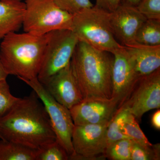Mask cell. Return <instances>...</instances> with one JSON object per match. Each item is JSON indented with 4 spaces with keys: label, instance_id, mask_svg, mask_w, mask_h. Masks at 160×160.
<instances>
[{
    "label": "cell",
    "instance_id": "484cf974",
    "mask_svg": "<svg viewBox=\"0 0 160 160\" xmlns=\"http://www.w3.org/2000/svg\"><path fill=\"white\" fill-rule=\"evenodd\" d=\"M119 5L120 0H96L95 6L109 12H112Z\"/></svg>",
    "mask_w": 160,
    "mask_h": 160
},
{
    "label": "cell",
    "instance_id": "7a4b0ae2",
    "mask_svg": "<svg viewBox=\"0 0 160 160\" xmlns=\"http://www.w3.org/2000/svg\"><path fill=\"white\" fill-rule=\"evenodd\" d=\"M109 53L78 43L70 65L83 99L111 98L113 57Z\"/></svg>",
    "mask_w": 160,
    "mask_h": 160
},
{
    "label": "cell",
    "instance_id": "ac0fdd59",
    "mask_svg": "<svg viewBox=\"0 0 160 160\" xmlns=\"http://www.w3.org/2000/svg\"><path fill=\"white\" fill-rule=\"evenodd\" d=\"M130 113L128 108L122 105L117 110L113 117L109 121L106 130L107 146L122 139H129L121 130L122 124Z\"/></svg>",
    "mask_w": 160,
    "mask_h": 160
},
{
    "label": "cell",
    "instance_id": "d4e9b609",
    "mask_svg": "<svg viewBox=\"0 0 160 160\" xmlns=\"http://www.w3.org/2000/svg\"><path fill=\"white\" fill-rule=\"evenodd\" d=\"M136 8L147 19L160 20V0H141Z\"/></svg>",
    "mask_w": 160,
    "mask_h": 160
},
{
    "label": "cell",
    "instance_id": "9a60e30c",
    "mask_svg": "<svg viewBox=\"0 0 160 160\" xmlns=\"http://www.w3.org/2000/svg\"><path fill=\"white\" fill-rule=\"evenodd\" d=\"M26 9L21 0H0V40L22 26Z\"/></svg>",
    "mask_w": 160,
    "mask_h": 160
},
{
    "label": "cell",
    "instance_id": "52a82bcc",
    "mask_svg": "<svg viewBox=\"0 0 160 160\" xmlns=\"http://www.w3.org/2000/svg\"><path fill=\"white\" fill-rule=\"evenodd\" d=\"M48 35L42 63L38 75L41 82L50 77L70 63L79 40L71 30L60 29Z\"/></svg>",
    "mask_w": 160,
    "mask_h": 160
},
{
    "label": "cell",
    "instance_id": "8992f818",
    "mask_svg": "<svg viewBox=\"0 0 160 160\" xmlns=\"http://www.w3.org/2000/svg\"><path fill=\"white\" fill-rule=\"evenodd\" d=\"M22 81L31 87L42 101L48 113L57 141L66 150L69 159L72 160L74 155L72 143L74 124L70 110L52 96L38 78Z\"/></svg>",
    "mask_w": 160,
    "mask_h": 160
},
{
    "label": "cell",
    "instance_id": "603a6c76",
    "mask_svg": "<svg viewBox=\"0 0 160 160\" xmlns=\"http://www.w3.org/2000/svg\"><path fill=\"white\" fill-rule=\"evenodd\" d=\"M20 98L12 94L6 80L0 81V118L9 112Z\"/></svg>",
    "mask_w": 160,
    "mask_h": 160
},
{
    "label": "cell",
    "instance_id": "5b68a950",
    "mask_svg": "<svg viewBox=\"0 0 160 160\" xmlns=\"http://www.w3.org/2000/svg\"><path fill=\"white\" fill-rule=\"evenodd\" d=\"M22 27L25 32L43 36L55 30L72 29L73 15L59 8L53 0H26Z\"/></svg>",
    "mask_w": 160,
    "mask_h": 160
},
{
    "label": "cell",
    "instance_id": "cb8c5ba5",
    "mask_svg": "<svg viewBox=\"0 0 160 160\" xmlns=\"http://www.w3.org/2000/svg\"><path fill=\"white\" fill-rule=\"evenodd\" d=\"M57 6L64 11L73 15L93 6L90 0H53Z\"/></svg>",
    "mask_w": 160,
    "mask_h": 160
},
{
    "label": "cell",
    "instance_id": "30bf717a",
    "mask_svg": "<svg viewBox=\"0 0 160 160\" xmlns=\"http://www.w3.org/2000/svg\"><path fill=\"white\" fill-rule=\"evenodd\" d=\"M112 54L113 61L112 70L111 99L116 102L119 108L129 97L141 77L136 71L133 61L125 46L116 50Z\"/></svg>",
    "mask_w": 160,
    "mask_h": 160
},
{
    "label": "cell",
    "instance_id": "4316f807",
    "mask_svg": "<svg viewBox=\"0 0 160 160\" xmlns=\"http://www.w3.org/2000/svg\"><path fill=\"white\" fill-rule=\"evenodd\" d=\"M151 124L155 129L159 130L160 129V110L158 109L152 117Z\"/></svg>",
    "mask_w": 160,
    "mask_h": 160
},
{
    "label": "cell",
    "instance_id": "e0dca14e",
    "mask_svg": "<svg viewBox=\"0 0 160 160\" xmlns=\"http://www.w3.org/2000/svg\"><path fill=\"white\" fill-rule=\"evenodd\" d=\"M136 42L149 46L160 45V20L147 19L140 26Z\"/></svg>",
    "mask_w": 160,
    "mask_h": 160
},
{
    "label": "cell",
    "instance_id": "277c9868",
    "mask_svg": "<svg viewBox=\"0 0 160 160\" xmlns=\"http://www.w3.org/2000/svg\"><path fill=\"white\" fill-rule=\"evenodd\" d=\"M110 12L95 5L83 9L73 15L72 31L79 42L112 54L123 46L112 33Z\"/></svg>",
    "mask_w": 160,
    "mask_h": 160
},
{
    "label": "cell",
    "instance_id": "d6986e66",
    "mask_svg": "<svg viewBox=\"0 0 160 160\" xmlns=\"http://www.w3.org/2000/svg\"><path fill=\"white\" fill-rule=\"evenodd\" d=\"M122 133L129 139L146 147H150L152 144L149 142L140 128L136 118L129 113L121 127Z\"/></svg>",
    "mask_w": 160,
    "mask_h": 160
},
{
    "label": "cell",
    "instance_id": "f1b7e54d",
    "mask_svg": "<svg viewBox=\"0 0 160 160\" xmlns=\"http://www.w3.org/2000/svg\"><path fill=\"white\" fill-rule=\"evenodd\" d=\"M8 74L5 71L4 66H3L2 63L1 61V58H0V81L3 80H6L7 77L8 76Z\"/></svg>",
    "mask_w": 160,
    "mask_h": 160
},
{
    "label": "cell",
    "instance_id": "8fae6325",
    "mask_svg": "<svg viewBox=\"0 0 160 160\" xmlns=\"http://www.w3.org/2000/svg\"><path fill=\"white\" fill-rule=\"evenodd\" d=\"M57 101L70 109L83 98L70 63L65 68L41 82Z\"/></svg>",
    "mask_w": 160,
    "mask_h": 160
},
{
    "label": "cell",
    "instance_id": "5bb4252c",
    "mask_svg": "<svg viewBox=\"0 0 160 160\" xmlns=\"http://www.w3.org/2000/svg\"><path fill=\"white\" fill-rule=\"evenodd\" d=\"M125 47L140 77L151 74L160 69V45L149 46L135 43Z\"/></svg>",
    "mask_w": 160,
    "mask_h": 160
},
{
    "label": "cell",
    "instance_id": "3957f363",
    "mask_svg": "<svg viewBox=\"0 0 160 160\" xmlns=\"http://www.w3.org/2000/svg\"><path fill=\"white\" fill-rule=\"evenodd\" d=\"M48 35L11 32L2 39L0 58L8 75L20 80L38 78L42 63Z\"/></svg>",
    "mask_w": 160,
    "mask_h": 160
},
{
    "label": "cell",
    "instance_id": "7402d4cb",
    "mask_svg": "<svg viewBox=\"0 0 160 160\" xmlns=\"http://www.w3.org/2000/svg\"><path fill=\"white\" fill-rule=\"evenodd\" d=\"M69 156L57 141L38 149L37 160H68Z\"/></svg>",
    "mask_w": 160,
    "mask_h": 160
},
{
    "label": "cell",
    "instance_id": "9c48e42d",
    "mask_svg": "<svg viewBox=\"0 0 160 160\" xmlns=\"http://www.w3.org/2000/svg\"><path fill=\"white\" fill-rule=\"evenodd\" d=\"M136 119L149 110L160 108V69L139 79L123 105Z\"/></svg>",
    "mask_w": 160,
    "mask_h": 160
},
{
    "label": "cell",
    "instance_id": "2e32d148",
    "mask_svg": "<svg viewBox=\"0 0 160 160\" xmlns=\"http://www.w3.org/2000/svg\"><path fill=\"white\" fill-rule=\"evenodd\" d=\"M38 149L7 140H0V160H37Z\"/></svg>",
    "mask_w": 160,
    "mask_h": 160
},
{
    "label": "cell",
    "instance_id": "6da1fadb",
    "mask_svg": "<svg viewBox=\"0 0 160 160\" xmlns=\"http://www.w3.org/2000/svg\"><path fill=\"white\" fill-rule=\"evenodd\" d=\"M1 139L40 149L55 142V133L46 108L34 91L21 98L0 118Z\"/></svg>",
    "mask_w": 160,
    "mask_h": 160
},
{
    "label": "cell",
    "instance_id": "ba28073f",
    "mask_svg": "<svg viewBox=\"0 0 160 160\" xmlns=\"http://www.w3.org/2000/svg\"><path fill=\"white\" fill-rule=\"evenodd\" d=\"M109 122L74 125L72 135L74 155L72 160L106 158L104 153L107 146L106 130Z\"/></svg>",
    "mask_w": 160,
    "mask_h": 160
},
{
    "label": "cell",
    "instance_id": "44dd1931",
    "mask_svg": "<svg viewBox=\"0 0 160 160\" xmlns=\"http://www.w3.org/2000/svg\"><path fill=\"white\" fill-rule=\"evenodd\" d=\"M160 158V144L146 147L132 140L131 160H159Z\"/></svg>",
    "mask_w": 160,
    "mask_h": 160
},
{
    "label": "cell",
    "instance_id": "83f0119b",
    "mask_svg": "<svg viewBox=\"0 0 160 160\" xmlns=\"http://www.w3.org/2000/svg\"><path fill=\"white\" fill-rule=\"evenodd\" d=\"M141 0H120V5L136 7Z\"/></svg>",
    "mask_w": 160,
    "mask_h": 160
},
{
    "label": "cell",
    "instance_id": "ffe728a7",
    "mask_svg": "<svg viewBox=\"0 0 160 160\" xmlns=\"http://www.w3.org/2000/svg\"><path fill=\"white\" fill-rule=\"evenodd\" d=\"M132 140L122 139L110 143L106 146L105 158L112 160H131Z\"/></svg>",
    "mask_w": 160,
    "mask_h": 160
},
{
    "label": "cell",
    "instance_id": "7c38bea8",
    "mask_svg": "<svg viewBox=\"0 0 160 160\" xmlns=\"http://www.w3.org/2000/svg\"><path fill=\"white\" fill-rule=\"evenodd\" d=\"M147 18L136 7L120 5L110 12L112 31L122 46H130L135 42L136 35Z\"/></svg>",
    "mask_w": 160,
    "mask_h": 160
},
{
    "label": "cell",
    "instance_id": "f546056e",
    "mask_svg": "<svg viewBox=\"0 0 160 160\" xmlns=\"http://www.w3.org/2000/svg\"><path fill=\"white\" fill-rule=\"evenodd\" d=\"M1 139V135H0V139Z\"/></svg>",
    "mask_w": 160,
    "mask_h": 160
},
{
    "label": "cell",
    "instance_id": "4fadbf2b",
    "mask_svg": "<svg viewBox=\"0 0 160 160\" xmlns=\"http://www.w3.org/2000/svg\"><path fill=\"white\" fill-rule=\"evenodd\" d=\"M118 108L112 99H83L70 110L74 125L99 124L109 122Z\"/></svg>",
    "mask_w": 160,
    "mask_h": 160
}]
</instances>
